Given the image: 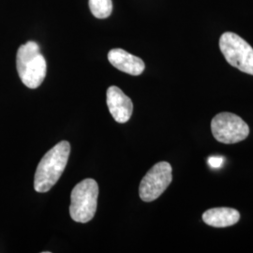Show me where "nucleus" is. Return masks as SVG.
<instances>
[{"mask_svg":"<svg viewBox=\"0 0 253 253\" xmlns=\"http://www.w3.org/2000/svg\"><path fill=\"white\" fill-rule=\"evenodd\" d=\"M172 180V166L170 163L161 162L155 164L140 183L139 195L141 199L147 203L158 199Z\"/></svg>","mask_w":253,"mask_h":253,"instance_id":"6","label":"nucleus"},{"mask_svg":"<svg viewBox=\"0 0 253 253\" xmlns=\"http://www.w3.org/2000/svg\"><path fill=\"white\" fill-rule=\"evenodd\" d=\"M16 67L21 81L28 88L35 89L42 84L47 73V64L37 42H27L19 47Z\"/></svg>","mask_w":253,"mask_h":253,"instance_id":"2","label":"nucleus"},{"mask_svg":"<svg viewBox=\"0 0 253 253\" xmlns=\"http://www.w3.org/2000/svg\"><path fill=\"white\" fill-rule=\"evenodd\" d=\"M211 130L219 143L232 145L245 140L250 127L240 117L232 113H220L211 121Z\"/></svg>","mask_w":253,"mask_h":253,"instance_id":"5","label":"nucleus"},{"mask_svg":"<svg viewBox=\"0 0 253 253\" xmlns=\"http://www.w3.org/2000/svg\"><path fill=\"white\" fill-rule=\"evenodd\" d=\"M71 154V145L62 141L54 145L41 160L34 177V189L44 193L51 190L61 177Z\"/></svg>","mask_w":253,"mask_h":253,"instance_id":"1","label":"nucleus"},{"mask_svg":"<svg viewBox=\"0 0 253 253\" xmlns=\"http://www.w3.org/2000/svg\"><path fill=\"white\" fill-rule=\"evenodd\" d=\"M107 106L114 119L118 123H126L132 115L133 104L126 94L116 85L107 89Z\"/></svg>","mask_w":253,"mask_h":253,"instance_id":"7","label":"nucleus"},{"mask_svg":"<svg viewBox=\"0 0 253 253\" xmlns=\"http://www.w3.org/2000/svg\"><path fill=\"white\" fill-rule=\"evenodd\" d=\"M240 219L239 212L230 208H217L208 209L203 214V220L211 227L225 228L233 226Z\"/></svg>","mask_w":253,"mask_h":253,"instance_id":"9","label":"nucleus"},{"mask_svg":"<svg viewBox=\"0 0 253 253\" xmlns=\"http://www.w3.org/2000/svg\"><path fill=\"white\" fill-rule=\"evenodd\" d=\"M219 48L228 63L253 75V48L241 37L225 32L219 39Z\"/></svg>","mask_w":253,"mask_h":253,"instance_id":"4","label":"nucleus"},{"mask_svg":"<svg viewBox=\"0 0 253 253\" xmlns=\"http://www.w3.org/2000/svg\"><path fill=\"white\" fill-rule=\"evenodd\" d=\"M89 9L96 18H107L113 10L112 0H89Z\"/></svg>","mask_w":253,"mask_h":253,"instance_id":"10","label":"nucleus"},{"mask_svg":"<svg viewBox=\"0 0 253 253\" xmlns=\"http://www.w3.org/2000/svg\"><path fill=\"white\" fill-rule=\"evenodd\" d=\"M99 186L94 179L79 182L71 194L70 215L74 221L86 223L94 217L97 210Z\"/></svg>","mask_w":253,"mask_h":253,"instance_id":"3","label":"nucleus"},{"mask_svg":"<svg viewBox=\"0 0 253 253\" xmlns=\"http://www.w3.org/2000/svg\"><path fill=\"white\" fill-rule=\"evenodd\" d=\"M108 60L115 68L129 75L138 76L144 73V61L123 49H113L108 53Z\"/></svg>","mask_w":253,"mask_h":253,"instance_id":"8","label":"nucleus"},{"mask_svg":"<svg viewBox=\"0 0 253 253\" xmlns=\"http://www.w3.org/2000/svg\"><path fill=\"white\" fill-rule=\"evenodd\" d=\"M224 163V159L221 157H210L208 159V164L212 168H219Z\"/></svg>","mask_w":253,"mask_h":253,"instance_id":"11","label":"nucleus"}]
</instances>
